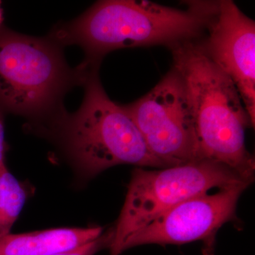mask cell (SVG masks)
<instances>
[{
  "instance_id": "7c38bea8",
  "label": "cell",
  "mask_w": 255,
  "mask_h": 255,
  "mask_svg": "<svg viewBox=\"0 0 255 255\" xmlns=\"http://www.w3.org/2000/svg\"><path fill=\"white\" fill-rule=\"evenodd\" d=\"M4 114L0 112V169L6 167L5 162L6 143L4 137Z\"/></svg>"
},
{
  "instance_id": "277c9868",
  "label": "cell",
  "mask_w": 255,
  "mask_h": 255,
  "mask_svg": "<svg viewBox=\"0 0 255 255\" xmlns=\"http://www.w3.org/2000/svg\"><path fill=\"white\" fill-rule=\"evenodd\" d=\"M80 108L65 112L48 134L59 140L76 168L94 177L118 164L164 168L147 148L140 130L123 105L113 102L101 83L99 69L92 70L85 85Z\"/></svg>"
},
{
  "instance_id": "52a82bcc",
  "label": "cell",
  "mask_w": 255,
  "mask_h": 255,
  "mask_svg": "<svg viewBox=\"0 0 255 255\" xmlns=\"http://www.w3.org/2000/svg\"><path fill=\"white\" fill-rule=\"evenodd\" d=\"M251 184L242 183L183 201L129 236L121 253L145 245H181L201 241L204 254L214 255L216 233L225 223L236 219L238 200Z\"/></svg>"
},
{
  "instance_id": "6da1fadb",
  "label": "cell",
  "mask_w": 255,
  "mask_h": 255,
  "mask_svg": "<svg viewBox=\"0 0 255 255\" xmlns=\"http://www.w3.org/2000/svg\"><path fill=\"white\" fill-rule=\"evenodd\" d=\"M184 3L186 10L145 0L99 1L75 19L57 24L48 36L63 48L80 47L83 68H100L104 57L114 50L158 45L170 49L201 38L205 28L204 3Z\"/></svg>"
},
{
  "instance_id": "7a4b0ae2",
  "label": "cell",
  "mask_w": 255,
  "mask_h": 255,
  "mask_svg": "<svg viewBox=\"0 0 255 255\" xmlns=\"http://www.w3.org/2000/svg\"><path fill=\"white\" fill-rule=\"evenodd\" d=\"M173 66L190 102L200 159L227 166L253 182L255 162L247 150L246 130L254 127L236 85L204 54L195 41L170 48Z\"/></svg>"
},
{
  "instance_id": "3957f363",
  "label": "cell",
  "mask_w": 255,
  "mask_h": 255,
  "mask_svg": "<svg viewBox=\"0 0 255 255\" xmlns=\"http://www.w3.org/2000/svg\"><path fill=\"white\" fill-rule=\"evenodd\" d=\"M73 68L63 48L46 37L0 28V112L20 116L46 132L65 112V96L92 70Z\"/></svg>"
},
{
  "instance_id": "8992f818",
  "label": "cell",
  "mask_w": 255,
  "mask_h": 255,
  "mask_svg": "<svg viewBox=\"0 0 255 255\" xmlns=\"http://www.w3.org/2000/svg\"><path fill=\"white\" fill-rule=\"evenodd\" d=\"M123 107L151 153L166 167L200 160L190 102L175 69L146 95Z\"/></svg>"
},
{
  "instance_id": "ba28073f",
  "label": "cell",
  "mask_w": 255,
  "mask_h": 255,
  "mask_svg": "<svg viewBox=\"0 0 255 255\" xmlns=\"http://www.w3.org/2000/svg\"><path fill=\"white\" fill-rule=\"evenodd\" d=\"M204 6L207 33L195 43L231 79L255 127V21L231 0L204 1Z\"/></svg>"
},
{
  "instance_id": "9c48e42d",
  "label": "cell",
  "mask_w": 255,
  "mask_h": 255,
  "mask_svg": "<svg viewBox=\"0 0 255 255\" xmlns=\"http://www.w3.org/2000/svg\"><path fill=\"white\" fill-rule=\"evenodd\" d=\"M102 228H65L9 234L0 238V255H51L93 241Z\"/></svg>"
},
{
  "instance_id": "30bf717a",
  "label": "cell",
  "mask_w": 255,
  "mask_h": 255,
  "mask_svg": "<svg viewBox=\"0 0 255 255\" xmlns=\"http://www.w3.org/2000/svg\"><path fill=\"white\" fill-rule=\"evenodd\" d=\"M24 186L9 172L0 169V238L9 234L26 201Z\"/></svg>"
},
{
  "instance_id": "5b68a950",
  "label": "cell",
  "mask_w": 255,
  "mask_h": 255,
  "mask_svg": "<svg viewBox=\"0 0 255 255\" xmlns=\"http://www.w3.org/2000/svg\"><path fill=\"white\" fill-rule=\"evenodd\" d=\"M242 183L253 182L211 159L155 170L137 167L132 171L123 208L113 228L110 255H122V247L129 236L177 204L215 188Z\"/></svg>"
},
{
  "instance_id": "4fadbf2b",
  "label": "cell",
  "mask_w": 255,
  "mask_h": 255,
  "mask_svg": "<svg viewBox=\"0 0 255 255\" xmlns=\"http://www.w3.org/2000/svg\"><path fill=\"white\" fill-rule=\"evenodd\" d=\"M3 20H4V18H3V9L2 7H1V2L0 1V28L3 26Z\"/></svg>"
},
{
  "instance_id": "8fae6325",
  "label": "cell",
  "mask_w": 255,
  "mask_h": 255,
  "mask_svg": "<svg viewBox=\"0 0 255 255\" xmlns=\"http://www.w3.org/2000/svg\"><path fill=\"white\" fill-rule=\"evenodd\" d=\"M113 236L114 231L112 228L105 234L101 235L93 241L88 242L82 246L51 255H95L102 250L110 248Z\"/></svg>"
}]
</instances>
